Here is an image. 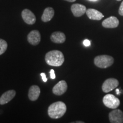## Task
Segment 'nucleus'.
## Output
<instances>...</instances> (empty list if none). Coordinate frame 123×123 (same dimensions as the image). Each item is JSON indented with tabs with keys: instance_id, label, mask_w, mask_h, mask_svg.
Wrapping results in <instances>:
<instances>
[{
	"instance_id": "f257e3e1",
	"label": "nucleus",
	"mask_w": 123,
	"mask_h": 123,
	"mask_svg": "<svg viewBox=\"0 0 123 123\" xmlns=\"http://www.w3.org/2000/svg\"><path fill=\"white\" fill-rule=\"evenodd\" d=\"M45 61L49 66L54 67H59L64 62L63 54L58 50H52L46 54Z\"/></svg>"
},
{
	"instance_id": "6e6552de",
	"label": "nucleus",
	"mask_w": 123,
	"mask_h": 123,
	"mask_svg": "<svg viewBox=\"0 0 123 123\" xmlns=\"http://www.w3.org/2000/svg\"><path fill=\"white\" fill-rule=\"evenodd\" d=\"M67 90V84L65 80L59 81L53 88L54 94L60 96L64 94Z\"/></svg>"
},
{
	"instance_id": "20e7f679",
	"label": "nucleus",
	"mask_w": 123,
	"mask_h": 123,
	"mask_svg": "<svg viewBox=\"0 0 123 123\" xmlns=\"http://www.w3.org/2000/svg\"><path fill=\"white\" fill-rule=\"evenodd\" d=\"M103 102L106 107L111 109H116L120 104V100L112 94H107L104 96Z\"/></svg>"
},
{
	"instance_id": "a211bd4d",
	"label": "nucleus",
	"mask_w": 123,
	"mask_h": 123,
	"mask_svg": "<svg viewBox=\"0 0 123 123\" xmlns=\"http://www.w3.org/2000/svg\"><path fill=\"white\" fill-rule=\"evenodd\" d=\"M119 13L120 15H121V16H123V2H121L120 6L119 9Z\"/></svg>"
},
{
	"instance_id": "aec40b11",
	"label": "nucleus",
	"mask_w": 123,
	"mask_h": 123,
	"mask_svg": "<svg viewBox=\"0 0 123 123\" xmlns=\"http://www.w3.org/2000/svg\"><path fill=\"white\" fill-rule=\"evenodd\" d=\"M83 44L84 46H86V47H88V46H90L91 45V41L87 39L84 40Z\"/></svg>"
},
{
	"instance_id": "393cba45",
	"label": "nucleus",
	"mask_w": 123,
	"mask_h": 123,
	"mask_svg": "<svg viewBox=\"0 0 123 123\" xmlns=\"http://www.w3.org/2000/svg\"><path fill=\"white\" fill-rule=\"evenodd\" d=\"M117 1H121V0H117Z\"/></svg>"
},
{
	"instance_id": "f8f14e48",
	"label": "nucleus",
	"mask_w": 123,
	"mask_h": 123,
	"mask_svg": "<svg viewBox=\"0 0 123 123\" xmlns=\"http://www.w3.org/2000/svg\"><path fill=\"white\" fill-rule=\"evenodd\" d=\"M15 94H16V92L13 90H9L4 92L0 98V104L4 105V104L8 103L9 101H11L14 98Z\"/></svg>"
},
{
	"instance_id": "423d86ee",
	"label": "nucleus",
	"mask_w": 123,
	"mask_h": 123,
	"mask_svg": "<svg viewBox=\"0 0 123 123\" xmlns=\"http://www.w3.org/2000/svg\"><path fill=\"white\" fill-rule=\"evenodd\" d=\"M109 119L111 123H123V112L117 109L113 110L109 113Z\"/></svg>"
},
{
	"instance_id": "4468645a",
	"label": "nucleus",
	"mask_w": 123,
	"mask_h": 123,
	"mask_svg": "<svg viewBox=\"0 0 123 123\" xmlns=\"http://www.w3.org/2000/svg\"><path fill=\"white\" fill-rule=\"evenodd\" d=\"M86 14L90 19L92 20L99 21L104 17V15L101 12L94 9H88L86 11Z\"/></svg>"
},
{
	"instance_id": "412c9836",
	"label": "nucleus",
	"mask_w": 123,
	"mask_h": 123,
	"mask_svg": "<svg viewBox=\"0 0 123 123\" xmlns=\"http://www.w3.org/2000/svg\"><path fill=\"white\" fill-rule=\"evenodd\" d=\"M41 76L42 77V79L43 80V81H44V82H46V81H47V78H46V75L44 73H41Z\"/></svg>"
},
{
	"instance_id": "dca6fc26",
	"label": "nucleus",
	"mask_w": 123,
	"mask_h": 123,
	"mask_svg": "<svg viewBox=\"0 0 123 123\" xmlns=\"http://www.w3.org/2000/svg\"><path fill=\"white\" fill-rule=\"evenodd\" d=\"M54 15V10L53 8L50 7H48L44 10L43 13L42 15V21L44 22H49L51 20Z\"/></svg>"
},
{
	"instance_id": "2eb2a0df",
	"label": "nucleus",
	"mask_w": 123,
	"mask_h": 123,
	"mask_svg": "<svg viewBox=\"0 0 123 123\" xmlns=\"http://www.w3.org/2000/svg\"><path fill=\"white\" fill-rule=\"evenodd\" d=\"M50 39L55 43H63L66 41V35L62 32L56 31L52 34Z\"/></svg>"
},
{
	"instance_id": "7ed1b4c3",
	"label": "nucleus",
	"mask_w": 123,
	"mask_h": 123,
	"mask_svg": "<svg viewBox=\"0 0 123 123\" xmlns=\"http://www.w3.org/2000/svg\"><path fill=\"white\" fill-rule=\"evenodd\" d=\"M114 63V59L111 56L102 55L97 56L94 59V64L98 67L106 68L111 66Z\"/></svg>"
},
{
	"instance_id": "39448f33",
	"label": "nucleus",
	"mask_w": 123,
	"mask_h": 123,
	"mask_svg": "<svg viewBox=\"0 0 123 123\" xmlns=\"http://www.w3.org/2000/svg\"><path fill=\"white\" fill-rule=\"evenodd\" d=\"M119 82L115 78H109L104 81L102 85V90L105 93H108L118 87Z\"/></svg>"
},
{
	"instance_id": "ddd939ff",
	"label": "nucleus",
	"mask_w": 123,
	"mask_h": 123,
	"mask_svg": "<svg viewBox=\"0 0 123 123\" xmlns=\"http://www.w3.org/2000/svg\"><path fill=\"white\" fill-rule=\"evenodd\" d=\"M40 93H41V90L38 86L33 85L31 86L29 88L28 96L29 99L31 101L37 100L39 98Z\"/></svg>"
},
{
	"instance_id": "6ab92c4d",
	"label": "nucleus",
	"mask_w": 123,
	"mask_h": 123,
	"mask_svg": "<svg viewBox=\"0 0 123 123\" xmlns=\"http://www.w3.org/2000/svg\"><path fill=\"white\" fill-rule=\"evenodd\" d=\"M50 78H51V79H55V78H56V76H55L54 70H50Z\"/></svg>"
},
{
	"instance_id": "4be33fe9",
	"label": "nucleus",
	"mask_w": 123,
	"mask_h": 123,
	"mask_svg": "<svg viewBox=\"0 0 123 123\" xmlns=\"http://www.w3.org/2000/svg\"><path fill=\"white\" fill-rule=\"evenodd\" d=\"M64 1H68V2H75L76 0H64Z\"/></svg>"
},
{
	"instance_id": "f03ea898",
	"label": "nucleus",
	"mask_w": 123,
	"mask_h": 123,
	"mask_svg": "<svg viewBox=\"0 0 123 123\" xmlns=\"http://www.w3.org/2000/svg\"><path fill=\"white\" fill-rule=\"evenodd\" d=\"M67 107L62 101H56L53 103L49 107L48 115L51 119H58L65 114Z\"/></svg>"
},
{
	"instance_id": "b1692460",
	"label": "nucleus",
	"mask_w": 123,
	"mask_h": 123,
	"mask_svg": "<svg viewBox=\"0 0 123 123\" xmlns=\"http://www.w3.org/2000/svg\"><path fill=\"white\" fill-rule=\"evenodd\" d=\"M75 123H83L84 122H83V121H76Z\"/></svg>"
},
{
	"instance_id": "9b49d317",
	"label": "nucleus",
	"mask_w": 123,
	"mask_h": 123,
	"mask_svg": "<svg viewBox=\"0 0 123 123\" xmlns=\"http://www.w3.org/2000/svg\"><path fill=\"white\" fill-rule=\"evenodd\" d=\"M119 21L116 17L111 16L104 19L102 22V26L105 28L113 29L119 26Z\"/></svg>"
},
{
	"instance_id": "0eeeda50",
	"label": "nucleus",
	"mask_w": 123,
	"mask_h": 123,
	"mask_svg": "<svg viewBox=\"0 0 123 123\" xmlns=\"http://www.w3.org/2000/svg\"><path fill=\"white\" fill-rule=\"evenodd\" d=\"M22 17L26 24L28 25H33L36 22V17L31 10L29 9H24L22 12Z\"/></svg>"
},
{
	"instance_id": "1a4fd4ad",
	"label": "nucleus",
	"mask_w": 123,
	"mask_h": 123,
	"mask_svg": "<svg viewBox=\"0 0 123 123\" xmlns=\"http://www.w3.org/2000/svg\"><path fill=\"white\" fill-rule=\"evenodd\" d=\"M41 34L38 30H34L30 31L27 35V41L29 43L36 46L41 42Z\"/></svg>"
},
{
	"instance_id": "5701e85b",
	"label": "nucleus",
	"mask_w": 123,
	"mask_h": 123,
	"mask_svg": "<svg viewBox=\"0 0 123 123\" xmlns=\"http://www.w3.org/2000/svg\"><path fill=\"white\" fill-rule=\"evenodd\" d=\"M88 1H91V2H97V1H98L99 0H88Z\"/></svg>"
},
{
	"instance_id": "9d476101",
	"label": "nucleus",
	"mask_w": 123,
	"mask_h": 123,
	"mask_svg": "<svg viewBox=\"0 0 123 123\" xmlns=\"http://www.w3.org/2000/svg\"><path fill=\"white\" fill-rule=\"evenodd\" d=\"M71 10L74 15L76 17L82 16L87 11V9L85 6L79 4H73L71 7Z\"/></svg>"
},
{
	"instance_id": "f3484780",
	"label": "nucleus",
	"mask_w": 123,
	"mask_h": 123,
	"mask_svg": "<svg viewBox=\"0 0 123 123\" xmlns=\"http://www.w3.org/2000/svg\"><path fill=\"white\" fill-rule=\"evenodd\" d=\"M7 48V43L5 41L0 38V55L4 54Z\"/></svg>"
}]
</instances>
